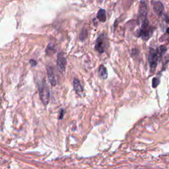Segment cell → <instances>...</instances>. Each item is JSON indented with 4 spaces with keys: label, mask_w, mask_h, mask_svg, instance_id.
Segmentation results:
<instances>
[{
    "label": "cell",
    "mask_w": 169,
    "mask_h": 169,
    "mask_svg": "<svg viewBox=\"0 0 169 169\" xmlns=\"http://www.w3.org/2000/svg\"><path fill=\"white\" fill-rule=\"evenodd\" d=\"M141 24H142V26H141L138 36L142 37L144 40H148L150 37V35H151V31L148 19L144 21Z\"/></svg>",
    "instance_id": "cell-1"
},
{
    "label": "cell",
    "mask_w": 169,
    "mask_h": 169,
    "mask_svg": "<svg viewBox=\"0 0 169 169\" xmlns=\"http://www.w3.org/2000/svg\"><path fill=\"white\" fill-rule=\"evenodd\" d=\"M39 95L42 102L45 105H48L50 100V90L45 82H43L39 88Z\"/></svg>",
    "instance_id": "cell-2"
},
{
    "label": "cell",
    "mask_w": 169,
    "mask_h": 169,
    "mask_svg": "<svg viewBox=\"0 0 169 169\" xmlns=\"http://www.w3.org/2000/svg\"><path fill=\"white\" fill-rule=\"evenodd\" d=\"M161 58H159V55L156 53V51L155 50L151 48L149 51V64L150 65V68L152 71H154L156 65H157L158 62Z\"/></svg>",
    "instance_id": "cell-3"
},
{
    "label": "cell",
    "mask_w": 169,
    "mask_h": 169,
    "mask_svg": "<svg viewBox=\"0 0 169 169\" xmlns=\"http://www.w3.org/2000/svg\"><path fill=\"white\" fill-rule=\"evenodd\" d=\"M148 7L145 4V1L142 0L140 3L139 9L138 12V21L139 23L142 24L143 22L147 19V16H148Z\"/></svg>",
    "instance_id": "cell-4"
},
{
    "label": "cell",
    "mask_w": 169,
    "mask_h": 169,
    "mask_svg": "<svg viewBox=\"0 0 169 169\" xmlns=\"http://www.w3.org/2000/svg\"><path fill=\"white\" fill-rule=\"evenodd\" d=\"M66 63H67L66 59H65L64 54L62 52H60L58 56L57 67H58V70L62 73H64L65 71Z\"/></svg>",
    "instance_id": "cell-5"
},
{
    "label": "cell",
    "mask_w": 169,
    "mask_h": 169,
    "mask_svg": "<svg viewBox=\"0 0 169 169\" xmlns=\"http://www.w3.org/2000/svg\"><path fill=\"white\" fill-rule=\"evenodd\" d=\"M153 9H154L155 13L158 15V16H161L164 11V6L163 4L160 1H156L154 3L153 5Z\"/></svg>",
    "instance_id": "cell-6"
},
{
    "label": "cell",
    "mask_w": 169,
    "mask_h": 169,
    "mask_svg": "<svg viewBox=\"0 0 169 169\" xmlns=\"http://www.w3.org/2000/svg\"><path fill=\"white\" fill-rule=\"evenodd\" d=\"M47 74H48L49 81H50V83L52 84V85L56 86L57 82H56L55 75H54V71H53L52 67H47Z\"/></svg>",
    "instance_id": "cell-7"
},
{
    "label": "cell",
    "mask_w": 169,
    "mask_h": 169,
    "mask_svg": "<svg viewBox=\"0 0 169 169\" xmlns=\"http://www.w3.org/2000/svg\"><path fill=\"white\" fill-rule=\"evenodd\" d=\"M102 44H103V38L102 36L101 35L98 37L95 44V50L99 53H101V54L104 52V48H103Z\"/></svg>",
    "instance_id": "cell-8"
},
{
    "label": "cell",
    "mask_w": 169,
    "mask_h": 169,
    "mask_svg": "<svg viewBox=\"0 0 169 169\" xmlns=\"http://www.w3.org/2000/svg\"><path fill=\"white\" fill-rule=\"evenodd\" d=\"M73 87H74V89L76 90V93L77 94H79V95H81V93H83V87L81 86L80 81H79V79H74L73 80Z\"/></svg>",
    "instance_id": "cell-9"
},
{
    "label": "cell",
    "mask_w": 169,
    "mask_h": 169,
    "mask_svg": "<svg viewBox=\"0 0 169 169\" xmlns=\"http://www.w3.org/2000/svg\"><path fill=\"white\" fill-rule=\"evenodd\" d=\"M99 76L102 79H106L108 77V72L106 68L103 65H101L99 68Z\"/></svg>",
    "instance_id": "cell-10"
},
{
    "label": "cell",
    "mask_w": 169,
    "mask_h": 169,
    "mask_svg": "<svg viewBox=\"0 0 169 169\" xmlns=\"http://www.w3.org/2000/svg\"><path fill=\"white\" fill-rule=\"evenodd\" d=\"M99 21L102 22V23H105L106 20V11L105 9H101L97 13V16H96Z\"/></svg>",
    "instance_id": "cell-11"
},
{
    "label": "cell",
    "mask_w": 169,
    "mask_h": 169,
    "mask_svg": "<svg viewBox=\"0 0 169 169\" xmlns=\"http://www.w3.org/2000/svg\"><path fill=\"white\" fill-rule=\"evenodd\" d=\"M167 48H166V46H161L160 47H159L157 50H156V53H157V54L159 55V58H161L162 57V56L165 54V53L167 51Z\"/></svg>",
    "instance_id": "cell-12"
},
{
    "label": "cell",
    "mask_w": 169,
    "mask_h": 169,
    "mask_svg": "<svg viewBox=\"0 0 169 169\" xmlns=\"http://www.w3.org/2000/svg\"><path fill=\"white\" fill-rule=\"evenodd\" d=\"M87 36V30L85 29H83L80 34V40L83 41V40L86 39Z\"/></svg>",
    "instance_id": "cell-13"
},
{
    "label": "cell",
    "mask_w": 169,
    "mask_h": 169,
    "mask_svg": "<svg viewBox=\"0 0 169 169\" xmlns=\"http://www.w3.org/2000/svg\"><path fill=\"white\" fill-rule=\"evenodd\" d=\"M55 48L54 46H51L50 45H49L48 47H47L46 48V54H54V52H55Z\"/></svg>",
    "instance_id": "cell-14"
},
{
    "label": "cell",
    "mask_w": 169,
    "mask_h": 169,
    "mask_svg": "<svg viewBox=\"0 0 169 169\" xmlns=\"http://www.w3.org/2000/svg\"><path fill=\"white\" fill-rule=\"evenodd\" d=\"M159 83H160V80H159V78L156 77L153 78L152 82V85L153 88H156V87L159 85Z\"/></svg>",
    "instance_id": "cell-15"
},
{
    "label": "cell",
    "mask_w": 169,
    "mask_h": 169,
    "mask_svg": "<svg viewBox=\"0 0 169 169\" xmlns=\"http://www.w3.org/2000/svg\"><path fill=\"white\" fill-rule=\"evenodd\" d=\"M64 115V110L62 109V110H60V112H59V120H62V119L63 118Z\"/></svg>",
    "instance_id": "cell-16"
},
{
    "label": "cell",
    "mask_w": 169,
    "mask_h": 169,
    "mask_svg": "<svg viewBox=\"0 0 169 169\" xmlns=\"http://www.w3.org/2000/svg\"><path fill=\"white\" fill-rule=\"evenodd\" d=\"M30 64L31 65H32V66H33V67L36 66V64H37L35 60H34V59H30Z\"/></svg>",
    "instance_id": "cell-17"
},
{
    "label": "cell",
    "mask_w": 169,
    "mask_h": 169,
    "mask_svg": "<svg viewBox=\"0 0 169 169\" xmlns=\"http://www.w3.org/2000/svg\"><path fill=\"white\" fill-rule=\"evenodd\" d=\"M167 33L169 34V28H168V29H167Z\"/></svg>",
    "instance_id": "cell-18"
},
{
    "label": "cell",
    "mask_w": 169,
    "mask_h": 169,
    "mask_svg": "<svg viewBox=\"0 0 169 169\" xmlns=\"http://www.w3.org/2000/svg\"><path fill=\"white\" fill-rule=\"evenodd\" d=\"M98 1H99V2H102V0H98Z\"/></svg>",
    "instance_id": "cell-19"
}]
</instances>
